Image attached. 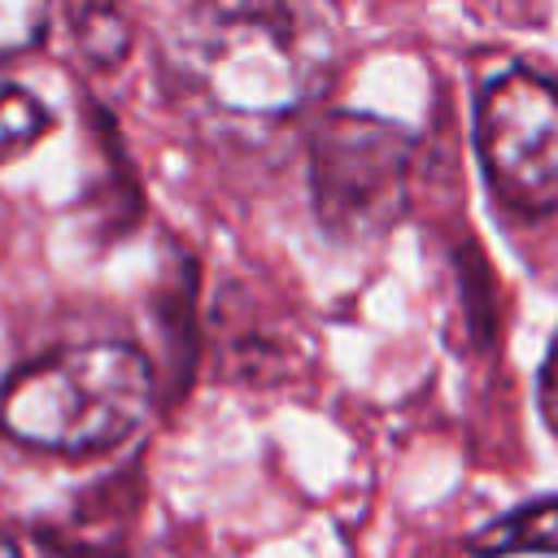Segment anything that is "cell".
<instances>
[{
    "label": "cell",
    "mask_w": 558,
    "mask_h": 558,
    "mask_svg": "<svg viewBox=\"0 0 558 558\" xmlns=\"http://www.w3.org/2000/svg\"><path fill=\"white\" fill-rule=\"evenodd\" d=\"M166 52L174 74L231 118H288L327 74V35L292 4L183 9Z\"/></svg>",
    "instance_id": "cell-1"
},
{
    "label": "cell",
    "mask_w": 558,
    "mask_h": 558,
    "mask_svg": "<svg viewBox=\"0 0 558 558\" xmlns=\"http://www.w3.org/2000/svg\"><path fill=\"white\" fill-rule=\"evenodd\" d=\"M157 405V371L122 340L70 344L17 366L0 388V436L61 458L118 449Z\"/></svg>",
    "instance_id": "cell-2"
},
{
    "label": "cell",
    "mask_w": 558,
    "mask_h": 558,
    "mask_svg": "<svg viewBox=\"0 0 558 558\" xmlns=\"http://www.w3.org/2000/svg\"><path fill=\"white\" fill-rule=\"evenodd\" d=\"M414 140L375 113L336 109L310 131V205L331 244L384 240L410 205Z\"/></svg>",
    "instance_id": "cell-3"
},
{
    "label": "cell",
    "mask_w": 558,
    "mask_h": 558,
    "mask_svg": "<svg viewBox=\"0 0 558 558\" xmlns=\"http://www.w3.org/2000/svg\"><path fill=\"white\" fill-rule=\"evenodd\" d=\"M475 153L488 192L519 218L558 209V83L506 70L475 100Z\"/></svg>",
    "instance_id": "cell-4"
},
{
    "label": "cell",
    "mask_w": 558,
    "mask_h": 558,
    "mask_svg": "<svg viewBox=\"0 0 558 558\" xmlns=\"http://www.w3.org/2000/svg\"><path fill=\"white\" fill-rule=\"evenodd\" d=\"M471 558H510V554H558V497L523 501L480 532L466 536Z\"/></svg>",
    "instance_id": "cell-5"
},
{
    "label": "cell",
    "mask_w": 558,
    "mask_h": 558,
    "mask_svg": "<svg viewBox=\"0 0 558 558\" xmlns=\"http://www.w3.org/2000/svg\"><path fill=\"white\" fill-rule=\"evenodd\" d=\"M83 118H92V126L100 131L96 135V148H100V183H92L87 187V201L92 205H100L96 214L100 218H109L113 227L122 222V227H131L135 218H140V183H135V166H131V157H126V148H122V140H118V131H113V122H109V113L96 105V100H87V109H83Z\"/></svg>",
    "instance_id": "cell-6"
},
{
    "label": "cell",
    "mask_w": 558,
    "mask_h": 558,
    "mask_svg": "<svg viewBox=\"0 0 558 558\" xmlns=\"http://www.w3.org/2000/svg\"><path fill=\"white\" fill-rule=\"evenodd\" d=\"M65 22H70L74 48L92 65H118L131 52V22L113 4H70Z\"/></svg>",
    "instance_id": "cell-7"
},
{
    "label": "cell",
    "mask_w": 558,
    "mask_h": 558,
    "mask_svg": "<svg viewBox=\"0 0 558 558\" xmlns=\"http://www.w3.org/2000/svg\"><path fill=\"white\" fill-rule=\"evenodd\" d=\"M52 126V109L22 83L0 78V166L26 153Z\"/></svg>",
    "instance_id": "cell-8"
},
{
    "label": "cell",
    "mask_w": 558,
    "mask_h": 558,
    "mask_svg": "<svg viewBox=\"0 0 558 558\" xmlns=\"http://www.w3.org/2000/svg\"><path fill=\"white\" fill-rule=\"evenodd\" d=\"M48 35V9L35 0H0V57L39 48Z\"/></svg>",
    "instance_id": "cell-9"
},
{
    "label": "cell",
    "mask_w": 558,
    "mask_h": 558,
    "mask_svg": "<svg viewBox=\"0 0 558 558\" xmlns=\"http://www.w3.org/2000/svg\"><path fill=\"white\" fill-rule=\"evenodd\" d=\"M541 410H545V418H549V427L558 436V336H554L549 357L541 366Z\"/></svg>",
    "instance_id": "cell-10"
},
{
    "label": "cell",
    "mask_w": 558,
    "mask_h": 558,
    "mask_svg": "<svg viewBox=\"0 0 558 558\" xmlns=\"http://www.w3.org/2000/svg\"><path fill=\"white\" fill-rule=\"evenodd\" d=\"M0 558H22V554H17V545H13L4 532H0Z\"/></svg>",
    "instance_id": "cell-11"
}]
</instances>
